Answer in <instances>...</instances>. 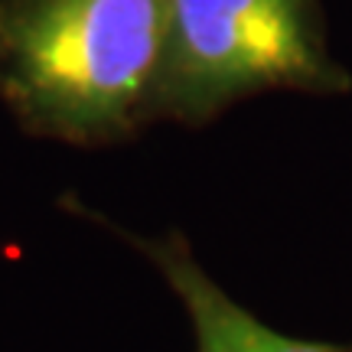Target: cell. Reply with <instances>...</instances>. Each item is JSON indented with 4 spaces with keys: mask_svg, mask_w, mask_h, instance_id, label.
Returning <instances> with one entry per match:
<instances>
[{
    "mask_svg": "<svg viewBox=\"0 0 352 352\" xmlns=\"http://www.w3.org/2000/svg\"><path fill=\"white\" fill-rule=\"evenodd\" d=\"M69 209L118 232L160 271L166 287L176 294V300L183 303L189 316L196 352H352V346L300 340V336L267 327L264 320H258L252 310H245L235 297H228L219 287V280L196 261V252L189 248L183 232H164L157 239H147L108 222L104 215L85 209L82 202H69Z\"/></svg>",
    "mask_w": 352,
    "mask_h": 352,
    "instance_id": "3",
    "label": "cell"
},
{
    "mask_svg": "<svg viewBox=\"0 0 352 352\" xmlns=\"http://www.w3.org/2000/svg\"><path fill=\"white\" fill-rule=\"evenodd\" d=\"M166 0H0V101L26 134L111 147L160 124Z\"/></svg>",
    "mask_w": 352,
    "mask_h": 352,
    "instance_id": "1",
    "label": "cell"
},
{
    "mask_svg": "<svg viewBox=\"0 0 352 352\" xmlns=\"http://www.w3.org/2000/svg\"><path fill=\"white\" fill-rule=\"evenodd\" d=\"M267 91H352L329 50L323 0H166L160 124L206 127Z\"/></svg>",
    "mask_w": 352,
    "mask_h": 352,
    "instance_id": "2",
    "label": "cell"
}]
</instances>
